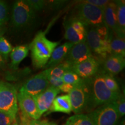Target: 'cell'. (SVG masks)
Returning a JSON list of instances; mask_svg holds the SVG:
<instances>
[{
    "label": "cell",
    "mask_w": 125,
    "mask_h": 125,
    "mask_svg": "<svg viewBox=\"0 0 125 125\" xmlns=\"http://www.w3.org/2000/svg\"><path fill=\"white\" fill-rule=\"evenodd\" d=\"M62 79L64 83L69 84L71 85H75L82 81V78L78 75L76 73L72 70L67 71L63 75Z\"/></svg>",
    "instance_id": "obj_27"
},
{
    "label": "cell",
    "mask_w": 125,
    "mask_h": 125,
    "mask_svg": "<svg viewBox=\"0 0 125 125\" xmlns=\"http://www.w3.org/2000/svg\"><path fill=\"white\" fill-rule=\"evenodd\" d=\"M49 83L50 86H53L59 88L64 84L62 78L53 77V76H49Z\"/></svg>",
    "instance_id": "obj_33"
},
{
    "label": "cell",
    "mask_w": 125,
    "mask_h": 125,
    "mask_svg": "<svg viewBox=\"0 0 125 125\" xmlns=\"http://www.w3.org/2000/svg\"><path fill=\"white\" fill-rule=\"evenodd\" d=\"M15 120L7 114L0 112V125H12Z\"/></svg>",
    "instance_id": "obj_31"
},
{
    "label": "cell",
    "mask_w": 125,
    "mask_h": 125,
    "mask_svg": "<svg viewBox=\"0 0 125 125\" xmlns=\"http://www.w3.org/2000/svg\"><path fill=\"white\" fill-rule=\"evenodd\" d=\"M49 122L46 120H34L31 119L29 125H48Z\"/></svg>",
    "instance_id": "obj_37"
},
{
    "label": "cell",
    "mask_w": 125,
    "mask_h": 125,
    "mask_svg": "<svg viewBox=\"0 0 125 125\" xmlns=\"http://www.w3.org/2000/svg\"><path fill=\"white\" fill-rule=\"evenodd\" d=\"M87 115L93 125H118L120 119L115 101L100 106Z\"/></svg>",
    "instance_id": "obj_7"
},
{
    "label": "cell",
    "mask_w": 125,
    "mask_h": 125,
    "mask_svg": "<svg viewBox=\"0 0 125 125\" xmlns=\"http://www.w3.org/2000/svg\"><path fill=\"white\" fill-rule=\"evenodd\" d=\"M49 125H56V123H51V122H49Z\"/></svg>",
    "instance_id": "obj_41"
},
{
    "label": "cell",
    "mask_w": 125,
    "mask_h": 125,
    "mask_svg": "<svg viewBox=\"0 0 125 125\" xmlns=\"http://www.w3.org/2000/svg\"><path fill=\"white\" fill-rule=\"evenodd\" d=\"M104 70L100 68L94 76L90 78L89 99L86 108L89 112L104 104L114 102L121 93L108 89L104 80Z\"/></svg>",
    "instance_id": "obj_1"
},
{
    "label": "cell",
    "mask_w": 125,
    "mask_h": 125,
    "mask_svg": "<svg viewBox=\"0 0 125 125\" xmlns=\"http://www.w3.org/2000/svg\"><path fill=\"white\" fill-rule=\"evenodd\" d=\"M121 125H125V122H124V121H123V122H122L121 124Z\"/></svg>",
    "instance_id": "obj_42"
},
{
    "label": "cell",
    "mask_w": 125,
    "mask_h": 125,
    "mask_svg": "<svg viewBox=\"0 0 125 125\" xmlns=\"http://www.w3.org/2000/svg\"><path fill=\"white\" fill-rule=\"evenodd\" d=\"M51 112H58L69 114L72 112V107L68 94L57 96L53 101Z\"/></svg>",
    "instance_id": "obj_18"
},
{
    "label": "cell",
    "mask_w": 125,
    "mask_h": 125,
    "mask_svg": "<svg viewBox=\"0 0 125 125\" xmlns=\"http://www.w3.org/2000/svg\"><path fill=\"white\" fill-rule=\"evenodd\" d=\"M5 65V62L2 57L0 56V69H2L4 68Z\"/></svg>",
    "instance_id": "obj_38"
},
{
    "label": "cell",
    "mask_w": 125,
    "mask_h": 125,
    "mask_svg": "<svg viewBox=\"0 0 125 125\" xmlns=\"http://www.w3.org/2000/svg\"><path fill=\"white\" fill-rule=\"evenodd\" d=\"M125 57L119 55H109L105 59L103 64L104 71L112 75L118 74L124 69Z\"/></svg>",
    "instance_id": "obj_16"
},
{
    "label": "cell",
    "mask_w": 125,
    "mask_h": 125,
    "mask_svg": "<svg viewBox=\"0 0 125 125\" xmlns=\"http://www.w3.org/2000/svg\"><path fill=\"white\" fill-rule=\"evenodd\" d=\"M5 31L6 29L4 26H2V27H0V38L3 37V35H4L5 32Z\"/></svg>",
    "instance_id": "obj_39"
},
{
    "label": "cell",
    "mask_w": 125,
    "mask_h": 125,
    "mask_svg": "<svg viewBox=\"0 0 125 125\" xmlns=\"http://www.w3.org/2000/svg\"><path fill=\"white\" fill-rule=\"evenodd\" d=\"M110 55H119L125 57V39L118 37L113 38L109 44Z\"/></svg>",
    "instance_id": "obj_20"
},
{
    "label": "cell",
    "mask_w": 125,
    "mask_h": 125,
    "mask_svg": "<svg viewBox=\"0 0 125 125\" xmlns=\"http://www.w3.org/2000/svg\"><path fill=\"white\" fill-rule=\"evenodd\" d=\"M104 22L107 27L114 34H116L118 38L125 39V34L120 30L119 27L116 16V5L115 2H110L108 4L103 10Z\"/></svg>",
    "instance_id": "obj_14"
},
{
    "label": "cell",
    "mask_w": 125,
    "mask_h": 125,
    "mask_svg": "<svg viewBox=\"0 0 125 125\" xmlns=\"http://www.w3.org/2000/svg\"><path fill=\"white\" fill-rule=\"evenodd\" d=\"M104 9L82 1L75 7V16L90 28H97L105 25Z\"/></svg>",
    "instance_id": "obj_4"
},
{
    "label": "cell",
    "mask_w": 125,
    "mask_h": 125,
    "mask_svg": "<svg viewBox=\"0 0 125 125\" xmlns=\"http://www.w3.org/2000/svg\"><path fill=\"white\" fill-rule=\"evenodd\" d=\"M16 89L10 83L0 81V112L16 119L18 103Z\"/></svg>",
    "instance_id": "obj_5"
},
{
    "label": "cell",
    "mask_w": 125,
    "mask_h": 125,
    "mask_svg": "<svg viewBox=\"0 0 125 125\" xmlns=\"http://www.w3.org/2000/svg\"><path fill=\"white\" fill-rule=\"evenodd\" d=\"M84 2L88 3L94 6H96L98 8L104 9L106 5L109 2L108 0H86V1H83Z\"/></svg>",
    "instance_id": "obj_32"
},
{
    "label": "cell",
    "mask_w": 125,
    "mask_h": 125,
    "mask_svg": "<svg viewBox=\"0 0 125 125\" xmlns=\"http://www.w3.org/2000/svg\"><path fill=\"white\" fill-rule=\"evenodd\" d=\"M86 41L92 52L106 59L110 55V41H102L94 28H89L87 32Z\"/></svg>",
    "instance_id": "obj_9"
},
{
    "label": "cell",
    "mask_w": 125,
    "mask_h": 125,
    "mask_svg": "<svg viewBox=\"0 0 125 125\" xmlns=\"http://www.w3.org/2000/svg\"><path fill=\"white\" fill-rule=\"evenodd\" d=\"M75 85H69V84H66L64 83V84L59 88V90L60 92H64V93H69L71 91L72 89L74 88Z\"/></svg>",
    "instance_id": "obj_35"
},
{
    "label": "cell",
    "mask_w": 125,
    "mask_h": 125,
    "mask_svg": "<svg viewBox=\"0 0 125 125\" xmlns=\"http://www.w3.org/2000/svg\"><path fill=\"white\" fill-rule=\"evenodd\" d=\"M13 49L12 45L5 37L0 38V56L5 62H7L9 55Z\"/></svg>",
    "instance_id": "obj_24"
},
{
    "label": "cell",
    "mask_w": 125,
    "mask_h": 125,
    "mask_svg": "<svg viewBox=\"0 0 125 125\" xmlns=\"http://www.w3.org/2000/svg\"><path fill=\"white\" fill-rule=\"evenodd\" d=\"M12 125H20V123H19L18 122L16 121V119L15 120V121L13 123V124Z\"/></svg>",
    "instance_id": "obj_40"
},
{
    "label": "cell",
    "mask_w": 125,
    "mask_h": 125,
    "mask_svg": "<svg viewBox=\"0 0 125 125\" xmlns=\"http://www.w3.org/2000/svg\"><path fill=\"white\" fill-rule=\"evenodd\" d=\"M2 26H2V25L0 24V27H2Z\"/></svg>",
    "instance_id": "obj_43"
},
{
    "label": "cell",
    "mask_w": 125,
    "mask_h": 125,
    "mask_svg": "<svg viewBox=\"0 0 125 125\" xmlns=\"http://www.w3.org/2000/svg\"><path fill=\"white\" fill-rule=\"evenodd\" d=\"M48 125H49V123H48Z\"/></svg>",
    "instance_id": "obj_44"
},
{
    "label": "cell",
    "mask_w": 125,
    "mask_h": 125,
    "mask_svg": "<svg viewBox=\"0 0 125 125\" xmlns=\"http://www.w3.org/2000/svg\"><path fill=\"white\" fill-rule=\"evenodd\" d=\"M115 104L120 118L123 117L125 114V99L124 94L120 93L116 100L115 101Z\"/></svg>",
    "instance_id": "obj_29"
},
{
    "label": "cell",
    "mask_w": 125,
    "mask_h": 125,
    "mask_svg": "<svg viewBox=\"0 0 125 125\" xmlns=\"http://www.w3.org/2000/svg\"><path fill=\"white\" fill-rule=\"evenodd\" d=\"M37 12L27 0H19L14 3L11 16L12 27L16 30H21L30 27L35 21Z\"/></svg>",
    "instance_id": "obj_3"
},
{
    "label": "cell",
    "mask_w": 125,
    "mask_h": 125,
    "mask_svg": "<svg viewBox=\"0 0 125 125\" xmlns=\"http://www.w3.org/2000/svg\"><path fill=\"white\" fill-rule=\"evenodd\" d=\"M60 41L54 42L48 40L43 31H40L29 45L32 65L35 68H44L51 58L54 49Z\"/></svg>",
    "instance_id": "obj_2"
},
{
    "label": "cell",
    "mask_w": 125,
    "mask_h": 125,
    "mask_svg": "<svg viewBox=\"0 0 125 125\" xmlns=\"http://www.w3.org/2000/svg\"><path fill=\"white\" fill-rule=\"evenodd\" d=\"M27 1L37 13L42 11L46 5V1L43 0H27Z\"/></svg>",
    "instance_id": "obj_30"
},
{
    "label": "cell",
    "mask_w": 125,
    "mask_h": 125,
    "mask_svg": "<svg viewBox=\"0 0 125 125\" xmlns=\"http://www.w3.org/2000/svg\"><path fill=\"white\" fill-rule=\"evenodd\" d=\"M63 25L65 29L64 37L68 41V42L74 45H76L77 43L86 41V35L81 34L74 30L70 24L68 19L64 20Z\"/></svg>",
    "instance_id": "obj_19"
},
{
    "label": "cell",
    "mask_w": 125,
    "mask_h": 125,
    "mask_svg": "<svg viewBox=\"0 0 125 125\" xmlns=\"http://www.w3.org/2000/svg\"><path fill=\"white\" fill-rule=\"evenodd\" d=\"M64 125H93V124L88 115L78 114L70 117Z\"/></svg>",
    "instance_id": "obj_22"
},
{
    "label": "cell",
    "mask_w": 125,
    "mask_h": 125,
    "mask_svg": "<svg viewBox=\"0 0 125 125\" xmlns=\"http://www.w3.org/2000/svg\"><path fill=\"white\" fill-rule=\"evenodd\" d=\"M90 94V78L82 79L74 86L68 94L71 102L72 111L75 114H81L86 110Z\"/></svg>",
    "instance_id": "obj_6"
},
{
    "label": "cell",
    "mask_w": 125,
    "mask_h": 125,
    "mask_svg": "<svg viewBox=\"0 0 125 125\" xmlns=\"http://www.w3.org/2000/svg\"><path fill=\"white\" fill-rule=\"evenodd\" d=\"M29 45H19L13 48L10 53L11 60L10 68L13 70H17L19 65L22 61L28 56L29 52Z\"/></svg>",
    "instance_id": "obj_17"
},
{
    "label": "cell",
    "mask_w": 125,
    "mask_h": 125,
    "mask_svg": "<svg viewBox=\"0 0 125 125\" xmlns=\"http://www.w3.org/2000/svg\"><path fill=\"white\" fill-rule=\"evenodd\" d=\"M100 68L99 62L93 56L80 63L73 65L71 70L82 79H89L94 76Z\"/></svg>",
    "instance_id": "obj_11"
},
{
    "label": "cell",
    "mask_w": 125,
    "mask_h": 125,
    "mask_svg": "<svg viewBox=\"0 0 125 125\" xmlns=\"http://www.w3.org/2000/svg\"><path fill=\"white\" fill-rule=\"evenodd\" d=\"M104 80L106 86L108 89L115 93H120L119 86L113 75L105 72L104 74Z\"/></svg>",
    "instance_id": "obj_26"
},
{
    "label": "cell",
    "mask_w": 125,
    "mask_h": 125,
    "mask_svg": "<svg viewBox=\"0 0 125 125\" xmlns=\"http://www.w3.org/2000/svg\"><path fill=\"white\" fill-rule=\"evenodd\" d=\"M71 68L72 65L68 62L65 60L57 66L49 68V76L62 78L63 75L67 71L71 70Z\"/></svg>",
    "instance_id": "obj_23"
},
{
    "label": "cell",
    "mask_w": 125,
    "mask_h": 125,
    "mask_svg": "<svg viewBox=\"0 0 125 125\" xmlns=\"http://www.w3.org/2000/svg\"><path fill=\"white\" fill-rule=\"evenodd\" d=\"M116 5V16L119 27L121 31L125 35V1H114Z\"/></svg>",
    "instance_id": "obj_21"
},
{
    "label": "cell",
    "mask_w": 125,
    "mask_h": 125,
    "mask_svg": "<svg viewBox=\"0 0 125 125\" xmlns=\"http://www.w3.org/2000/svg\"><path fill=\"white\" fill-rule=\"evenodd\" d=\"M9 19V8L7 3L0 0V24L4 25Z\"/></svg>",
    "instance_id": "obj_28"
},
{
    "label": "cell",
    "mask_w": 125,
    "mask_h": 125,
    "mask_svg": "<svg viewBox=\"0 0 125 125\" xmlns=\"http://www.w3.org/2000/svg\"><path fill=\"white\" fill-rule=\"evenodd\" d=\"M18 103L21 113L25 114L31 119L38 120L41 115L38 111L34 97L30 96L20 88L17 94Z\"/></svg>",
    "instance_id": "obj_10"
},
{
    "label": "cell",
    "mask_w": 125,
    "mask_h": 125,
    "mask_svg": "<svg viewBox=\"0 0 125 125\" xmlns=\"http://www.w3.org/2000/svg\"><path fill=\"white\" fill-rule=\"evenodd\" d=\"M65 2H66V1H52V2H49V4L51 5L50 7H52L53 9H60V8L63 7L64 4L65 3Z\"/></svg>",
    "instance_id": "obj_34"
},
{
    "label": "cell",
    "mask_w": 125,
    "mask_h": 125,
    "mask_svg": "<svg viewBox=\"0 0 125 125\" xmlns=\"http://www.w3.org/2000/svg\"><path fill=\"white\" fill-rule=\"evenodd\" d=\"M68 21L71 25V26L76 31L80 32L81 34L86 35L87 32L89 27L86 26L83 21H81L79 19L76 18L75 16H73L68 19Z\"/></svg>",
    "instance_id": "obj_25"
},
{
    "label": "cell",
    "mask_w": 125,
    "mask_h": 125,
    "mask_svg": "<svg viewBox=\"0 0 125 125\" xmlns=\"http://www.w3.org/2000/svg\"><path fill=\"white\" fill-rule=\"evenodd\" d=\"M60 92L57 87L49 86L38 96L34 97L41 116L49 110L54 98Z\"/></svg>",
    "instance_id": "obj_13"
},
{
    "label": "cell",
    "mask_w": 125,
    "mask_h": 125,
    "mask_svg": "<svg viewBox=\"0 0 125 125\" xmlns=\"http://www.w3.org/2000/svg\"><path fill=\"white\" fill-rule=\"evenodd\" d=\"M93 56L92 52L86 43V41H84L74 45L70 50L65 61L68 62L73 66Z\"/></svg>",
    "instance_id": "obj_12"
},
{
    "label": "cell",
    "mask_w": 125,
    "mask_h": 125,
    "mask_svg": "<svg viewBox=\"0 0 125 125\" xmlns=\"http://www.w3.org/2000/svg\"><path fill=\"white\" fill-rule=\"evenodd\" d=\"M49 68L41 72L30 78L21 87L29 95L35 97L49 87Z\"/></svg>",
    "instance_id": "obj_8"
},
{
    "label": "cell",
    "mask_w": 125,
    "mask_h": 125,
    "mask_svg": "<svg viewBox=\"0 0 125 125\" xmlns=\"http://www.w3.org/2000/svg\"><path fill=\"white\" fill-rule=\"evenodd\" d=\"M73 46V43L67 42L56 47L53 52L49 60L44 67L45 70L53 68L65 61Z\"/></svg>",
    "instance_id": "obj_15"
},
{
    "label": "cell",
    "mask_w": 125,
    "mask_h": 125,
    "mask_svg": "<svg viewBox=\"0 0 125 125\" xmlns=\"http://www.w3.org/2000/svg\"><path fill=\"white\" fill-rule=\"evenodd\" d=\"M31 119L27 115L21 113L20 115V125H29Z\"/></svg>",
    "instance_id": "obj_36"
}]
</instances>
